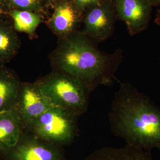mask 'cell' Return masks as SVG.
<instances>
[{
  "label": "cell",
  "instance_id": "cell-6",
  "mask_svg": "<svg viewBox=\"0 0 160 160\" xmlns=\"http://www.w3.org/2000/svg\"><path fill=\"white\" fill-rule=\"evenodd\" d=\"M53 106L35 82L21 83L15 109L25 128L29 127L40 116Z\"/></svg>",
  "mask_w": 160,
  "mask_h": 160
},
{
  "label": "cell",
  "instance_id": "cell-9",
  "mask_svg": "<svg viewBox=\"0 0 160 160\" xmlns=\"http://www.w3.org/2000/svg\"><path fill=\"white\" fill-rule=\"evenodd\" d=\"M82 18L83 14L72 0H62L56 6L47 24L52 32L62 39L76 32Z\"/></svg>",
  "mask_w": 160,
  "mask_h": 160
},
{
  "label": "cell",
  "instance_id": "cell-15",
  "mask_svg": "<svg viewBox=\"0 0 160 160\" xmlns=\"http://www.w3.org/2000/svg\"><path fill=\"white\" fill-rule=\"evenodd\" d=\"M7 2L11 9L34 12L39 11L41 9L40 0H7Z\"/></svg>",
  "mask_w": 160,
  "mask_h": 160
},
{
  "label": "cell",
  "instance_id": "cell-17",
  "mask_svg": "<svg viewBox=\"0 0 160 160\" xmlns=\"http://www.w3.org/2000/svg\"><path fill=\"white\" fill-rule=\"evenodd\" d=\"M10 10L7 0H0V19L9 17Z\"/></svg>",
  "mask_w": 160,
  "mask_h": 160
},
{
  "label": "cell",
  "instance_id": "cell-1",
  "mask_svg": "<svg viewBox=\"0 0 160 160\" xmlns=\"http://www.w3.org/2000/svg\"><path fill=\"white\" fill-rule=\"evenodd\" d=\"M108 116L111 131L126 144L160 149V107L132 84L120 83Z\"/></svg>",
  "mask_w": 160,
  "mask_h": 160
},
{
  "label": "cell",
  "instance_id": "cell-14",
  "mask_svg": "<svg viewBox=\"0 0 160 160\" xmlns=\"http://www.w3.org/2000/svg\"><path fill=\"white\" fill-rule=\"evenodd\" d=\"M9 17L12 21L15 30L32 35L42 20L39 15L33 12L11 9Z\"/></svg>",
  "mask_w": 160,
  "mask_h": 160
},
{
  "label": "cell",
  "instance_id": "cell-11",
  "mask_svg": "<svg viewBox=\"0 0 160 160\" xmlns=\"http://www.w3.org/2000/svg\"><path fill=\"white\" fill-rule=\"evenodd\" d=\"M83 160H153L151 151L126 144L121 148L103 147Z\"/></svg>",
  "mask_w": 160,
  "mask_h": 160
},
{
  "label": "cell",
  "instance_id": "cell-21",
  "mask_svg": "<svg viewBox=\"0 0 160 160\" xmlns=\"http://www.w3.org/2000/svg\"><path fill=\"white\" fill-rule=\"evenodd\" d=\"M0 160H2V159H1V158H0Z\"/></svg>",
  "mask_w": 160,
  "mask_h": 160
},
{
  "label": "cell",
  "instance_id": "cell-5",
  "mask_svg": "<svg viewBox=\"0 0 160 160\" xmlns=\"http://www.w3.org/2000/svg\"><path fill=\"white\" fill-rule=\"evenodd\" d=\"M117 20L113 0H100L83 12L82 32L95 42H102L113 34Z\"/></svg>",
  "mask_w": 160,
  "mask_h": 160
},
{
  "label": "cell",
  "instance_id": "cell-18",
  "mask_svg": "<svg viewBox=\"0 0 160 160\" xmlns=\"http://www.w3.org/2000/svg\"><path fill=\"white\" fill-rule=\"evenodd\" d=\"M155 22L158 25L160 26V8L158 9L157 12L156 18L155 19Z\"/></svg>",
  "mask_w": 160,
  "mask_h": 160
},
{
  "label": "cell",
  "instance_id": "cell-2",
  "mask_svg": "<svg viewBox=\"0 0 160 160\" xmlns=\"http://www.w3.org/2000/svg\"><path fill=\"white\" fill-rule=\"evenodd\" d=\"M96 44L82 32L77 31L60 39L51 56L57 71L79 80L91 91L102 85L110 86L117 79L116 73L123 57L120 48L108 53Z\"/></svg>",
  "mask_w": 160,
  "mask_h": 160
},
{
  "label": "cell",
  "instance_id": "cell-16",
  "mask_svg": "<svg viewBox=\"0 0 160 160\" xmlns=\"http://www.w3.org/2000/svg\"><path fill=\"white\" fill-rule=\"evenodd\" d=\"M79 11L83 14L88 6L99 3L100 0H72Z\"/></svg>",
  "mask_w": 160,
  "mask_h": 160
},
{
  "label": "cell",
  "instance_id": "cell-20",
  "mask_svg": "<svg viewBox=\"0 0 160 160\" xmlns=\"http://www.w3.org/2000/svg\"><path fill=\"white\" fill-rule=\"evenodd\" d=\"M52 2H56V1H59V0H50Z\"/></svg>",
  "mask_w": 160,
  "mask_h": 160
},
{
  "label": "cell",
  "instance_id": "cell-3",
  "mask_svg": "<svg viewBox=\"0 0 160 160\" xmlns=\"http://www.w3.org/2000/svg\"><path fill=\"white\" fill-rule=\"evenodd\" d=\"M35 83L54 106L67 109L78 116L87 110L91 91L76 78L57 71Z\"/></svg>",
  "mask_w": 160,
  "mask_h": 160
},
{
  "label": "cell",
  "instance_id": "cell-13",
  "mask_svg": "<svg viewBox=\"0 0 160 160\" xmlns=\"http://www.w3.org/2000/svg\"><path fill=\"white\" fill-rule=\"evenodd\" d=\"M12 23L0 19V63L10 62L17 54L21 42Z\"/></svg>",
  "mask_w": 160,
  "mask_h": 160
},
{
  "label": "cell",
  "instance_id": "cell-19",
  "mask_svg": "<svg viewBox=\"0 0 160 160\" xmlns=\"http://www.w3.org/2000/svg\"><path fill=\"white\" fill-rule=\"evenodd\" d=\"M150 1L152 7L160 6V0H150Z\"/></svg>",
  "mask_w": 160,
  "mask_h": 160
},
{
  "label": "cell",
  "instance_id": "cell-7",
  "mask_svg": "<svg viewBox=\"0 0 160 160\" xmlns=\"http://www.w3.org/2000/svg\"><path fill=\"white\" fill-rule=\"evenodd\" d=\"M6 153L8 160H64V154L57 145L32 135H23L17 145Z\"/></svg>",
  "mask_w": 160,
  "mask_h": 160
},
{
  "label": "cell",
  "instance_id": "cell-12",
  "mask_svg": "<svg viewBox=\"0 0 160 160\" xmlns=\"http://www.w3.org/2000/svg\"><path fill=\"white\" fill-rule=\"evenodd\" d=\"M21 85L12 70L0 67V113L15 109Z\"/></svg>",
  "mask_w": 160,
  "mask_h": 160
},
{
  "label": "cell",
  "instance_id": "cell-10",
  "mask_svg": "<svg viewBox=\"0 0 160 160\" xmlns=\"http://www.w3.org/2000/svg\"><path fill=\"white\" fill-rule=\"evenodd\" d=\"M25 126L16 109L0 113V151L6 153L17 145Z\"/></svg>",
  "mask_w": 160,
  "mask_h": 160
},
{
  "label": "cell",
  "instance_id": "cell-8",
  "mask_svg": "<svg viewBox=\"0 0 160 160\" xmlns=\"http://www.w3.org/2000/svg\"><path fill=\"white\" fill-rule=\"evenodd\" d=\"M118 19L126 23L131 36L147 29L151 20L150 0H113Z\"/></svg>",
  "mask_w": 160,
  "mask_h": 160
},
{
  "label": "cell",
  "instance_id": "cell-4",
  "mask_svg": "<svg viewBox=\"0 0 160 160\" xmlns=\"http://www.w3.org/2000/svg\"><path fill=\"white\" fill-rule=\"evenodd\" d=\"M78 117L67 109L54 106L27 128L41 139L56 145H67L75 137Z\"/></svg>",
  "mask_w": 160,
  "mask_h": 160
}]
</instances>
